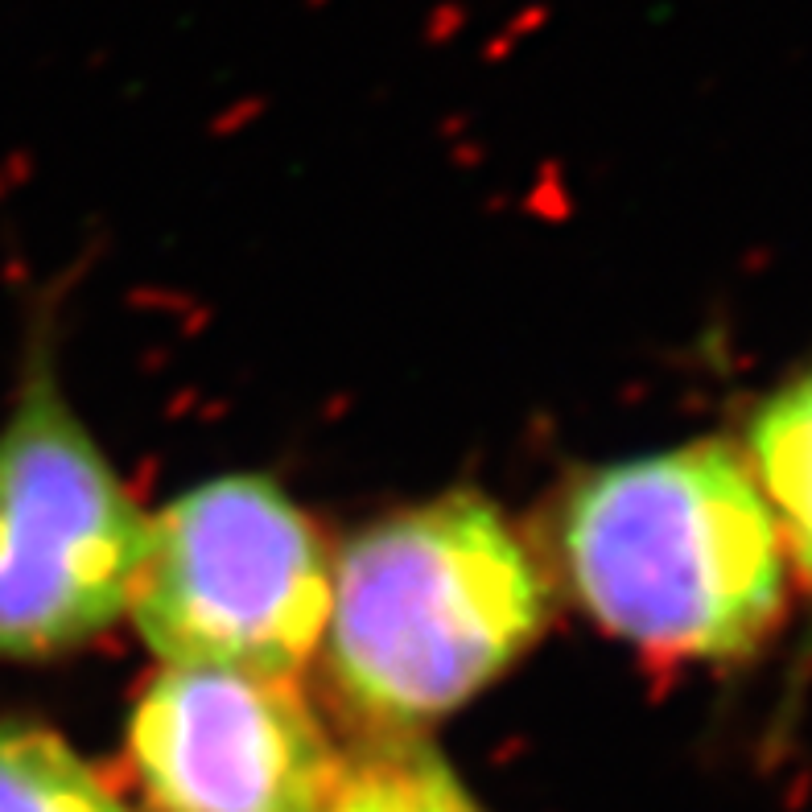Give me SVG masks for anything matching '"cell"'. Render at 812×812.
I'll return each instance as SVG.
<instances>
[{"instance_id": "8", "label": "cell", "mask_w": 812, "mask_h": 812, "mask_svg": "<svg viewBox=\"0 0 812 812\" xmlns=\"http://www.w3.org/2000/svg\"><path fill=\"white\" fill-rule=\"evenodd\" d=\"M322 812H479V804L429 742L384 738L338 763Z\"/></svg>"}, {"instance_id": "2", "label": "cell", "mask_w": 812, "mask_h": 812, "mask_svg": "<svg viewBox=\"0 0 812 812\" xmlns=\"http://www.w3.org/2000/svg\"><path fill=\"white\" fill-rule=\"evenodd\" d=\"M549 623L545 582L483 495L363 528L330 573L326 656L343 697L392 730L466 705Z\"/></svg>"}, {"instance_id": "1", "label": "cell", "mask_w": 812, "mask_h": 812, "mask_svg": "<svg viewBox=\"0 0 812 812\" xmlns=\"http://www.w3.org/2000/svg\"><path fill=\"white\" fill-rule=\"evenodd\" d=\"M561 557L586 611L660 656H747L784 611V540L726 442L586 475L561 516Z\"/></svg>"}, {"instance_id": "7", "label": "cell", "mask_w": 812, "mask_h": 812, "mask_svg": "<svg viewBox=\"0 0 812 812\" xmlns=\"http://www.w3.org/2000/svg\"><path fill=\"white\" fill-rule=\"evenodd\" d=\"M0 812H128L58 730L0 718Z\"/></svg>"}, {"instance_id": "6", "label": "cell", "mask_w": 812, "mask_h": 812, "mask_svg": "<svg viewBox=\"0 0 812 812\" xmlns=\"http://www.w3.org/2000/svg\"><path fill=\"white\" fill-rule=\"evenodd\" d=\"M747 458L775 532L812 586V371L763 400L747 433Z\"/></svg>"}, {"instance_id": "3", "label": "cell", "mask_w": 812, "mask_h": 812, "mask_svg": "<svg viewBox=\"0 0 812 812\" xmlns=\"http://www.w3.org/2000/svg\"><path fill=\"white\" fill-rule=\"evenodd\" d=\"M128 611L165 668L289 681L322 644L330 557L273 479L223 475L149 520Z\"/></svg>"}, {"instance_id": "5", "label": "cell", "mask_w": 812, "mask_h": 812, "mask_svg": "<svg viewBox=\"0 0 812 812\" xmlns=\"http://www.w3.org/2000/svg\"><path fill=\"white\" fill-rule=\"evenodd\" d=\"M157 812H322L338 780L330 742L285 681L165 668L128 722Z\"/></svg>"}, {"instance_id": "4", "label": "cell", "mask_w": 812, "mask_h": 812, "mask_svg": "<svg viewBox=\"0 0 812 812\" xmlns=\"http://www.w3.org/2000/svg\"><path fill=\"white\" fill-rule=\"evenodd\" d=\"M149 520L33 355L0 425V664L108 631L132 598Z\"/></svg>"}]
</instances>
